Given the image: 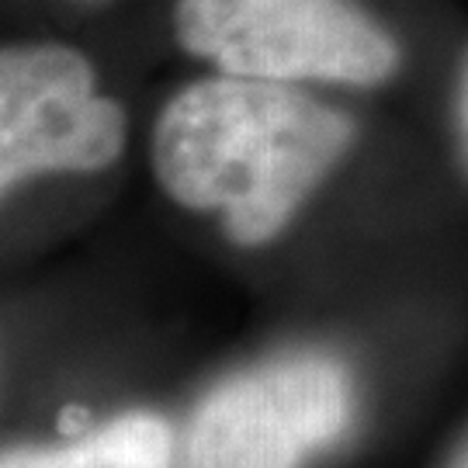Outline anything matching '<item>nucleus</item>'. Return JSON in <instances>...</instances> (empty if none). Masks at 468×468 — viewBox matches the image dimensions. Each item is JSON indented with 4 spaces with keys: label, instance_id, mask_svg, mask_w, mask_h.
Here are the masks:
<instances>
[{
    "label": "nucleus",
    "instance_id": "1",
    "mask_svg": "<svg viewBox=\"0 0 468 468\" xmlns=\"http://www.w3.org/2000/svg\"><path fill=\"white\" fill-rule=\"evenodd\" d=\"M351 139V118L299 87L222 73L167 101L153 129V170L177 205L218 212L233 243L261 247L326 181Z\"/></svg>",
    "mask_w": 468,
    "mask_h": 468
},
{
    "label": "nucleus",
    "instance_id": "2",
    "mask_svg": "<svg viewBox=\"0 0 468 468\" xmlns=\"http://www.w3.org/2000/svg\"><path fill=\"white\" fill-rule=\"evenodd\" d=\"M174 32L229 77L371 87L399 67L392 35L354 0H177Z\"/></svg>",
    "mask_w": 468,
    "mask_h": 468
},
{
    "label": "nucleus",
    "instance_id": "3",
    "mask_svg": "<svg viewBox=\"0 0 468 468\" xmlns=\"http://www.w3.org/2000/svg\"><path fill=\"white\" fill-rule=\"evenodd\" d=\"M351 420V378L330 357L299 354L243 371L195 410L181 468H299Z\"/></svg>",
    "mask_w": 468,
    "mask_h": 468
},
{
    "label": "nucleus",
    "instance_id": "4",
    "mask_svg": "<svg viewBox=\"0 0 468 468\" xmlns=\"http://www.w3.org/2000/svg\"><path fill=\"white\" fill-rule=\"evenodd\" d=\"M125 146V112L94 90V69L69 46L35 42L0 56V181L87 174Z\"/></svg>",
    "mask_w": 468,
    "mask_h": 468
},
{
    "label": "nucleus",
    "instance_id": "5",
    "mask_svg": "<svg viewBox=\"0 0 468 468\" xmlns=\"http://www.w3.org/2000/svg\"><path fill=\"white\" fill-rule=\"evenodd\" d=\"M174 441L153 413H125L59 448H11L0 468H170Z\"/></svg>",
    "mask_w": 468,
    "mask_h": 468
},
{
    "label": "nucleus",
    "instance_id": "6",
    "mask_svg": "<svg viewBox=\"0 0 468 468\" xmlns=\"http://www.w3.org/2000/svg\"><path fill=\"white\" fill-rule=\"evenodd\" d=\"M458 118H462V143H465V156H468V69H465V87H462V101H458Z\"/></svg>",
    "mask_w": 468,
    "mask_h": 468
},
{
    "label": "nucleus",
    "instance_id": "7",
    "mask_svg": "<svg viewBox=\"0 0 468 468\" xmlns=\"http://www.w3.org/2000/svg\"><path fill=\"white\" fill-rule=\"evenodd\" d=\"M448 468H468V441H465V444H462V452L454 454V458H452V465H448Z\"/></svg>",
    "mask_w": 468,
    "mask_h": 468
}]
</instances>
